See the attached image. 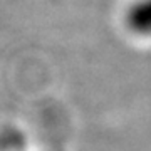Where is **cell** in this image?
Segmentation results:
<instances>
[{"mask_svg": "<svg viewBox=\"0 0 151 151\" xmlns=\"http://www.w3.org/2000/svg\"><path fill=\"white\" fill-rule=\"evenodd\" d=\"M126 30L138 39H151V0H133L123 15Z\"/></svg>", "mask_w": 151, "mask_h": 151, "instance_id": "6da1fadb", "label": "cell"}]
</instances>
